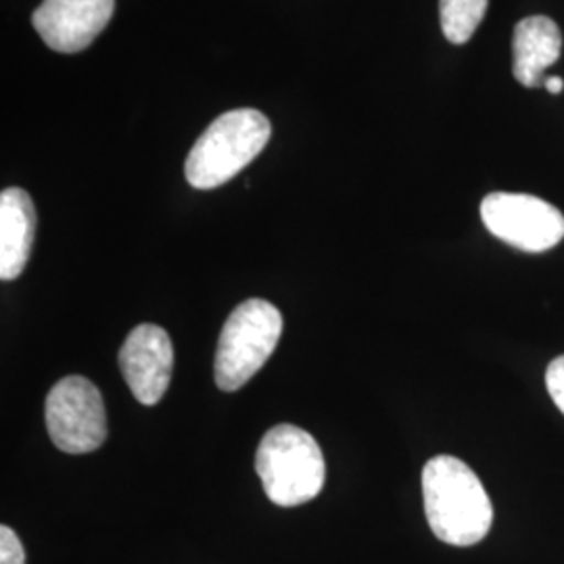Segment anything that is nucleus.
<instances>
[{
	"instance_id": "1",
	"label": "nucleus",
	"mask_w": 564,
	"mask_h": 564,
	"mask_svg": "<svg viewBox=\"0 0 564 564\" xmlns=\"http://www.w3.org/2000/svg\"><path fill=\"white\" fill-rule=\"evenodd\" d=\"M424 514L431 531L445 544H479L494 523V506L468 464L435 456L423 468Z\"/></svg>"
},
{
	"instance_id": "13",
	"label": "nucleus",
	"mask_w": 564,
	"mask_h": 564,
	"mask_svg": "<svg viewBox=\"0 0 564 564\" xmlns=\"http://www.w3.org/2000/svg\"><path fill=\"white\" fill-rule=\"evenodd\" d=\"M545 387H547L552 402L556 403V408L564 414V356L552 360L547 366Z\"/></svg>"
},
{
	"instance_id": "6",
	"label": "nucleus",
	"mask_w": 564,
	"mask_h": 564,
	"mask_svg": "<svg viewBox=\"0 0 564 564\" xmlns=\"http://www.w3.org/2000/svg\"><path fill=\"white\" fill-rule=\"evenodd\" d=\"M487 230L521 251L542 253L564 239V216L550 203L523 193H491L481 203Z\"/></svg>"
},
{
	"instance_id": "7",
	"label": "nucleus",
	"mask_w": 564,
	"mask_h": 564,
	"mask_svg": "<svg viewBox=\"0 0 564 564\" xmlns=\"http://www.w3.org/2000/svg\"><path fill=\"white\" fill-rule=\"evenodd\" d=\"M120 368L142 405L160 403L174 372V347L158 324H139L121 345Z\"/></svg>"
},
{
	"instance_id": "9",
	"label": "nucleus",
	"mask_w": 564,
	"mask_h": 564,
	"mask_svg": "<svg viewBox=\"0 0 564 564\" xmlns=\"http://www.w3.org/2000/svg\"><path fill=\"white\" fill-rule=\"evenodd\" d=\"M36 235L32 197L18 186L0 195V279L15 281L25 270Z\"/></svg>"
},
{
	"instance_id": "4",
	"label": "nucleus",
	"mask_w": 564,
	"mask_h": 564,
	"mask_svg": "<svg viewBox=\"0 0 564 564\" xmlns=\"http://www.w3.org/2000/svg\"><path fill=\"white\" fill-rule=\"evenodd\" d=\"M282 314L265 300H247L232 310L218 341L214 377L223 391H239L270 360L281 341Z\"/></svg>"
},
{
	"instance_id": "14",
	"label": "nucleus",
	"mask_w": 564,
	"mask_h": 564,
	"mask_svg": "<svg viewBox=\"0 0 564 564\" xmlns=\"http://www.w3.org/2000/svg\"><path fill=\"white\" fill-rule=\"evenodd\" d=\"M544 86L547 93L558 95V93H563L564 82L561 78H556V76H550V78H545Z\"/></svg>"
},
{
	"instance_id": "3",
	"label": "nucleus",
	"mask_w": 564,
	"mask_h": 564,
	"mask_svg": "<svg viewBox=\"0 0 564 564\" xmlns=\"http://www.w3.org/2000/svg\"><path fill=\"white\" fill-rule=\"evenodd\" d=\"M270 134V121L256 109L223 113L193 144L184 165L186 181L199 191L223 186L262 153Z\"/></svg>"
},
{
	"instance_id": "5",
	"label": "nucleus",
	"mask_w": 564,
	"mask_h": 564,
	"mask_svg": "<svg viewBox=\"0 0 564 564\" xmlns=\"http://www.w3.org/2000/svg\"><path fill=\"white\" fill-rule=\"evenodd\" d=\"M46 431L65 454H90L107 440V412L101 391L84 377H65L44 405Z\"/></svg>"
},
{
	"instance_id": "11",
	"label": "nucleus",
	"mask_w": 564,
	"mask_h": 564,
	"mask_svg": "<svg viewBox=\"0 0 564 564\" xmlns=\"http://www.w3.org/2000/svg\"><path fill=\"white\" fill-rule=\"evenodd\" d=\"M489 0H440V18L445 39L464 44L477 32L487 13Z\"/></svg>"
},
{
	"instance_id": "2",
	"label": "nucleus",
	"mask_w": 564,
	"mask_h": 564,
	"mask_svg": "<svg viewBox=\"0 0 564 564\" xmlns=\"http://www.w3.org/2000/svg\"><path fill=\"white\" fill-rule=\"evenodd\" d=\"M256 470L272 505L302 506L323 491L326 464L318 442L295 424H276L263 435Z\"/></svg>"
},
{
	"instance_id": "8",
	"label": "nucleus",
	"mask_w": 564,
	"mask_h": 564,
	"mask_svg": "<svg viewBox=\"0 0 564 564\" xmlns=\"http://www.w3.org/2000/svg\"><path fill=\"white\" fill-rule=\"evenodd\" d=\"M116 0H42L32 25L48 48L57 53H80L113 18Z\"/></svg>"
},
{
	"instance_id": "10",
	"label": "nucleus",
	"mask_w": 564,
	"mask_h": 564,
	"mask_svg": "<svg viewBox=\"0 0 564 564\" xmlns=\"http://www.w3.org/2000/svg\"><path fill=\"white\" fill-rule=\"evenodd\" d=\"M563 53V34L556 21L535 15L519 21L512 39V72L527 88L544 86V72Z\"/></svg>"
},
{
	"instance_id": "12",
	"label": "nucleus",
	"mask_w": 564,
	"mask_h": 564,
	"mask_svg": "<svg viewBox=\"0 0 564 564\" xmlns=\"http://www.w3.org/2000/svg\"><path fill=\"white\" fill-rule=\"evenodd\" d=\"M0 564H25V550L20 538L7 524L0 527Z\"/></svg>"
}]
</instances>
